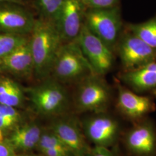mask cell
I'll return each mask as SVG.
<instances>
[{
	"label": "cell",
	"mask_w": 156,
	"mask_h": 156,
	"mask_svg": "<svg viewBox=\"0 0 156 156\" xmlns=\"http://www.w3.org/2000/svg\"><path fill=\"white\" fill-rule=\"evenodd\" d=\"M62 39L55 23L40 17L36 19L30 34L29 44L34 64V76L39 81L50 77Z\"/></svg>",
	"instance_id": "obj_1"
},
{
	"label": "cell",
	"mask_w": 156,
	"mask_h": 156,
	"mask_svg": "<svg viewBox=\"0 0 156 156\" xmlns=\"http://www.w3.org/2000/svg\"><path fill=\"white\" fill-rule=\"evenodd\" d=\"M25 90L33 110L40 116L53 119L67 114L70 98L64 84L48 77Z\"/></svg>",
	"instance_id": "obj_2"
},
{
	"label": "cell",
	"mask_w": 156,
	"mask_h": 156,
	"mask_svg": "<svg viewBox=\"0 0 156 156\" xmlns=\"http://www.w3.org/2000/svg\"><path fill=\"white\" fill-rule=\"evenodd\" d=\"M95 74L76 41L63 43L57 52L50 77L62 83H78L83 79Z\"/></svg>",
	"instance_id": "obj_3"
},
{
	"label": "cell",
	"mask_w": 156,
	"mask_h": 156,
	"mask_svg": "<svg viewBox=\"0 0 156 156\" xmlns=\"http://www.w3.org/2000/svg\"><path fill=\"white\" fill-rule=\"evenodd\" d=\"M101 76L91 74L77 83L73 98L76 112L91 113L106 112L110 104L111 92Z\"/></svg>",
	"instance_id": "obj_4"
},
{
	"label": "cell",
	"mask_w": 156,
	"mask_h": 156,
	"mask_svg": "<svg viewBox=\"0 0 156 156\" xmlns=\"http://www.w3.org/2000/svg\"><path fill=\"white\" fill-rule=\"evenodd\" d=\"M84 24L112 50L117 45L122 27L120 12L117 7L89 8L85 12Z\"/></svg>",
	"instance_id": "obj_5"
},
{
	"label": "cell",
	"mask_w": 156,
	"mask_h": 156,
	"mask_svg": "<svg viewBox=\"0 0 156 156\" xmlns=\"http://www.w3.org/2000/svg\"><path fill=\"white\" fill-rule=\"evenodd\" d=\"M80 123L86 139L94 146L111 148L119 139L120 123L106 112L93 113L80 120Z\"/></svg>",
	"instance_id": "obj_6"
},
{
	"label": "cell",
	"mask_w": 156,
	"mask_h": 156,
	"mask_svg": "<svg viewBox=\"0 0 156 156\" xmlns=\"http://www.w3.org/2000/svg\"><path fill=\"white\" fill-rule=\"evenodd\" d=\"M76 42L95 74L102 76L110 71L114 62L113 50L91 32L84 23Z\"/></svg>",
	"instance_id": "obj_7"
},
{
	"label": "cell",
	"mask_w": 156,
	"mask_h": 156,
	"mask_svg": "<svg viewBox=\"0 0 156 156\" xmlns=\"http://www.w3.org/2000/svg\"><path fill=\"white\" fill-rule=\"evenodd\" d=\"M47 127L60 138L73 156H86L90 151L80 120L76 116L67 113L53 118Z\"/></svg>",
	"instance_id": "obj_8"
},
{
	"label": "cell",
	"mask_w": 156,
	"mask_h": 156,
	"mask_svg": "<svg viewBox=\"0 0 156 156\" xmlns=\"http://www.w3.org/2000/svg\"><path fill=\"white\" fill-rule=\"evenodd\" d=\"M118 53L126 72L135 71L156 61V50L128 31L119 40Z\"/></svg>",
	"instance_id": "obj_9"
},
{
	"label": "cell",
	"mask_w": 156,
	"mask_h": 156,
	"mask_svg": "<svg viewBox=\"0 0 156 156\" xmlns=\"http://www.w3.org/2000/svg\"><path fill=\"white\" fill-rule=\"evenodd\" d=\"M123 142L132 156H156L154 123L147 117L133 123L124 134Z\"/></svg>",
	"instance_id": "obj_10"
},
{
	"label": "cell",
	"mask_w": 156,
	"mask_h": 156,
	"mask_svg": "<svg viewBox=\"0 0 156 156\" xmlns=\"http://www.w3.org/2000/svg\"><path fill=\"white\" fill-rule=\"evenodd\" d=\"M86 6L80 0H66L55 22L62 42L76 41L84 23Z\"/></svg>",
	"instance_id": "obj_11"
},
{
	"label": "cell",
	"mask_w": 156,
	"mask_h": 156,
	"mask_svg": "<svg viewBox=\"0 0 156 156\" xmlns=\"http://www.w3.org/2000/svg\"><path fill=\"white\" fill-rule=\"evenodd\" d=\"M36 19L24 5L10 3H0V33L14 35H30Z\"/></svg>",
	"instance_id": "obj_12"
},
{
	"label": "cell",
	"mask_w": 156,
	"mask_h": 156,
	"mask_svg": "<svg viewBox=\"0 0 156 156\" xmlns=\"http://www.w3.org/2000/svg\"><path fill=\"white\" fill-rule=\"evenodd\" d=\"M117 110L133 123L146 117L154 110V104L149 97L137 94L121 84H117Z\"/></svg>",
	"instance_id": "obj_13"
},
{
	"label": "cell",
	"mask_w": 156,
	"mask_h": 156,
	"mask_svg": "<svg viewBox=\"0 0 156 156\" xmlns=\"http://www.w3.org/2000/svg\"><path fill=\"white\" fill-rule=\"evenodd\" d=\"M2 73L25 79L34 76V64L29 40L0 60V73Z\"/></svg>",
	"instance_id": "obj_14"
},
{
	"label": "cell",
	"mask_w": 156,
	"mask_h": 156,
	"mask_svg": "<svg viewBox=\"0 0 156 156\" xmlns=\"http://www.w3.org/2000/svg\"><path fill=\"white\" fill-rule=\"evenodd\" d=\"M44 127L34 120L26 119L14 128L5 140L17 153L37 150Z\"/></svg>",
	"instance_id": "obj_15"
},
{
	"label": "cell",
	"mask_w": 156,
	"mask_h": 156,
	"mask_svg": "<svg viewBox=\"0 0 156 156\" xmlns=\"http://www.w3.org/2000/svg\"><path fill=\"white\" fill-rule=\"evenodd\" d=\"M123 82L136 92H145L156 88V61L138 69L124 73Z\"/></svg>",
	"instance_id": "obj_16"
},
{
	"label": "cell",
	"mask_w": 156,
	"mask_h": 156,
	"mask_svg": "<svg viewBox=\"0 0 156 156\" xmlns=\"http://www.w3.org/2000/svg\"><path fill=\"white\" fill-rule=\"evenodd\" d=\"M27 101L25 88L16 80L1 76L0 104L17 109L23 108Z\"/></svg>",
	"instance_id": "obj_17"
},
{
	"label": "cell",
	"mask_w": 156,
	"mask_h": 156,
	"mask_svg": "<svg viewBox=\"0 0 156 156\" xmlns=\"http://www.w3.org/2000/svg\"><path fill=\"white\" fill-rule=\"evenodd\" d=\"M128 31L156 50V17L138 24H131Z\"/></svg>",
	"instance_id": "obj_18"
},
{
	"label": "cell",
	"mask_w": 156,
	"mask_h": 156,
	"mask_svg": "<svg viewBox=\"0 0 156 156\" xmlns=\"http://www.w3.org/2000/svg\"><path fill=\"white\" fill-rule=\"evenodd\" d=\"M66 0H35L41 17L55 23Z\"/></svg>",
	"instance_id": "obj_19"
},
{
	"label": "cell",
	"mask_w": 156,
	"mask_h": 156,
	"mask_svg": "<svg viewBox=\"0 0 156 156\" xmlns=\"http://www.w3.org/2000/svg\"><path fill=\"white\" fill-rule=\"evenodd\" d=\"M30 35L0 33V60L28 42Z\"/></svg>",
	"instance_id": "obj_20"
},
{
	"label": "cell",
	"mask_w": 156,
	"mask_h": 156,
	"mask_svg": "<svg viewBox=\"0 0 156 156\" xmlns=\"http://www.w3.org/2000/svg\"><path fill=\"white\" fill-rule=\"evenodd\" d=\"M47 149H58L70 152L60 138L53 131L46 127L43 129L37 150L39 151Z\"/></svg>",
	"instance_id": "obj_21"
},
{
	"label": "cell",
	"mask_w": 156,
	"mask_h": 156,
	"mask_svg": "<svg viewBox=\"0 0 156 156\" xmlns=\"http://www.w3.org/2000/svg\"><path fill=\"white\" fill-rule=\"evenodd\" d=\"M118 0H85L83 2L86 8L90 9H105L115 7Z\"/></svg>",
	"instance_id": "obj_22"
},
{
	"label": "cell",
	"mask_w": 156,
	"mask_h": 156,
	"mask_svg": "<svg viewBox=\"0 0 156 156\" xmlns=\"http://www.w3.org/2000/svg\"><path fill=\"white\" fill-rule=\"evenodd\" d=\"M86 156H118L115 151L110 148L94 146L91 147L89 152Z\"/></svg>",
	"instance_id": "obj_23"
},
{
	"label": "cell",
	"mask_w": 156,
	"mask_h": 156,
	"mask_svg": "<svg viewBox=\"0 0 156 156\" xmlns=\"http://www.w3.org/2000/svg\"><path fill=\"white\" fill-rule=\"evenodd\" d=\"M39 154L42 156H73L68 151H62L54 149H47L39 151Z\"/></svg>",
	"instance_id": "obj_24"
},
{
	"label": "cell",
	"mask_w": 156,
	"mask_h": 156,
	"mask_svg": "<svg viewBox=\"0 0 156 156\" xmlns=\"http://www.w3.org/2000/svg\"><path fill=\"white\" fill-rule=\"evenodd\" d=\"M17 153L6 140L0 142V156H15Z\"/></svg>",
	"instance_id": "obj_25"
},
{
	"label": "cell",
	"mask_w": 156,
	"mask_h": 156,
	"mask_svg": "<svg viewBox=\"0 0 156 156\" xmlns=\"http://www.w3.org/2000/svg\"><path fill=\"white\" fill-rule=\"evenodd\" d=\"M2 2H10L15 3L24 5V0H0V3Z\"/></svg>",
	"instance_id": "obj_26"
},
{
	"label": "cell",
	"mask_w": 156,
	"mask_h": 156,
	"mask_svg": "<svg viewBox=\"0 0 156 156\" xmlns=\"http://www.w3.org/2000/svg\"><path fill=\"white\" fill-rule=\"evenodd\" d=\"M15 156H42L41 154H35L33 152L25 153H17Z\"/></svg>",
	"instance_id": "obj_27"
},
{
	"label": "cell",
	"mask_w": 156,
	"mask_h": 156,
	"mask_svg": "<svg viewBox=\"0 0 156 156\" xmlns=\"http://www.w3.org/2000/svg\"><path fill=\"white\" fill-rule=\"evenodd\" d=\"M152 92H153V95L156 97V88L154 90H152Z\"/></svg>",
	"instance_id": "obj_28"
},
{
	"label": "cell",
	"mask_w": 156,
	"mask_h": 156,
	"mask_svg": "<svg viewBox=\"0 0 156 156\" xmlns=\"http://www.w3.org/2000/svg\"><path fill=\"white\" fill-rule=\"evenodd\" d=\"M80 1H82V2H83L84 1H85V0H80Z\"/></svg>",
	"instance_id": "obj_29"
},
{
	"label": "cell",
	"mask_w": 156,
	"mask_h": 156,
	"mask_svg": "<svg viewBox=\"0 0 156 156\" xmlns=\"http://www.w3.org/2000/svg\"><path fill=\"white\" fill-rule=\"evenodd\" d=\"M1 76H2V75H1V73H0V78H1Z\"/></svg>",
	"instance_id": "obj_30"
}]
</instances>
